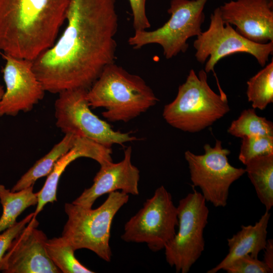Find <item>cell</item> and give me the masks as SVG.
<instances>
[{
  "instance_id": "1",
  "label": "cell",
  "mask_w": 273,
  "mask_h": 273,
  "mask_svg": "<svg viewBox=\"0 0 273 273\" xmlns=\"http://www.w3.org/2000/svg\"><path fill=\"white\" fill-rule=\"evenodd\" d=\"M116 0H70L67 25L53 45L32 61L46 92L88 89L115 63L118 27Z\"/></svg>"
},
{
  "instance_id": "2",
  "label": "cell",
  "mask_w": 273,
  "mask_h": 273,
  "mask_svg": "<svg viewBox=\"0 0 273 273\" xmlns=\"http://www.w3.org/2000/svg\"><path fill=\"white\" fill-rule=\"evenodd\" d=\"M70 0H0V51L33 61L56 41Z\"/></svg>"
},
{
  "instance_id": "3",
  "label": "cell",
  "mask_w": 273,
  "mask_h": 273,
  "mask_svg": "<svg viewBox=\"0 0 273 273\" xmlns=\"http://www.w3.org/2000/svg\"><path fill=\"white\" fill-rule=\"evenodd\" d=\"M90 107L104 108L103 116L110 122H127L146 112L159 99L140 76L115 63L105 67L87 92Z\"/></svg>"
},
{
  "instance_id": "4",
  "label": "cell",
  "mask_w": 273,
  "mask_h": 273,
  "mask_svg": "<svg viewBox=\"0 0 273 273\" xmlns=\"http://www.w3.org/2000/svg\"><path fill=\"white\" fill-rule=\"evenodd\" d=\"M230 110L227 96L211 89L205 70L197 74L191 69L185 82L178 87L175 98L165 105L162 116L174 128L196 132L211 125Z\"/></svg>"
},
{
  "instance_id": "5",
  "label": "cell",
  "mask_w": 273,
  "mask_h": 273,
  "mask_svg": "<svg viewBox=\"0 0 273 273\" xmlns=\"http://www.w3.org/2000/svg\"><path fill=\"white\" fill-rule=\"evenodd\" d=\"M108 194L103 204L94 209L66 203L68 220L62 234L75 251L87 249L107 262L111 261L112 255L109 243L113 218L129 199V195L119 191Z\"/></svg>"
},
{
  "instance_id": "6",
  "label": "cell",
  "mask_w": 273,
  "mask_h": 273,
  "mask_svg": "<svg viewBox=\"0 0 273 273\" xmlns=\"http://www.w3.org/2000/svg\"><path fill=\"white\" fill-rule=\"evenodd\" d=\"M208 0H171L167 10L170 17L160 27L153 30H136L128 43L133 49L150 44L161 47L163 55L170 59L189 47V38L202 31L205 20L204 9Z\"/></svg>"
},
{
  "instance_id": "7",
  "label": "cell",
  "mask_w": 273,
  "mask_h": 273,
  "mask_svg": "<svg viewBox=\"0 0 273 273\" xmlns=\"http://www.w3.org/2000/svg\"><path fill=\"white\" fill-rule=\"evenodd\" d=\"M193 47L197 61L201 64L206 63L205 71L213 73L219 93L223 91L214 67L221 59L236 53H246L253 56L263 67L273 52V41L264 44L253 42L239 34L233 26L224 23L219 7L211 13L208 29L196 37Z\"/></svg>"
},
{
  "instance_id": "8",
  "label": "cell",
  "mask_w": 273,
  "mask_h": 273,
  "mask_svg": "<svg viewBox=\"0 0 273 273\" xmlns=\"http://www.w3.org/2000/svg\"><path fill=\"white\" fill-rule=\"evenodd\" d=\"M206 200L193 186V192L179 201L178 230L164 247L168 264L176 272L187 273L204 250L203 232L208 223Z\"/></svg>"
},
{
  "instance_id": "9",
  "label": "cell",
  "mask_w": 273,
  "mask_h": 273,
  "mask_svg": "<svg viewBox=\"0 0 273 273\" xmlns=\"http://www.w3.org/2000/svg\"><path fill=\"white\" fill-rule=\"evenodd\" d=\"M87 89L75 88L59 93L55 103L56 125L64 133L84 137L108 148L137 140L129 132L113 130L105 121L93 113Z\"/></svg>"
},
{
  "instance_id": "10",
  "label": "cell",
  "mask_w": 273,
  "mask_h": 273,
  "mask_svg": "<svg viewBox=\"0 0 273 273\" xmlns=\"http://www.w3.org/2000/svg\"><path fill=\"white\" fill-rule=\"evenodd\" d=\"M177 213L171 195L161 186L126 222L121 238L126 242L146 243L152 251L158 252L176 234Z\"/></svg>"
},
{
  "instance_id": "11",
  "label": "cell",
  "mask_w": 273,
  "mask_h": 273,
  "mask_svg": "<svg viewBox=\"0 0 273 273\" xmlns=\"http://www.w3.org/2000/svg\"><path fill=\"white\" fill-rule=\"evenodd\" d=\"M204 149L203 155L190 151L185 153L191 180L194 187H199L206 201L215 207H224L231 186L246 173L245 170L230 164L228 156L230 151L222 148L220 141L216 140L213 147L205 144Z\"/></svg>"
},
{
  "instance_id": "12",
  "label": "cell",
  "mask_w": 273,
  "mask_h": 273,
  "mask_svg": "<svg viewBox=\"0 0 273 273\" xmlns=\"http://www.w3.org/2000/svg\"><path fill=\"white\" fill-rule=\"evenodd\" d=\"M0 55L6 61L2 69L6 90L0 102V117L15 116L31 111L44 97L46 90L37 78L32 61Z\"/></svg>"
},
{
  "instance_id": "13",
  "label": "cell",
  "mask_w": 273,
  "mask_h": 273,
  "mask_svg": "<svg viewBox=\"0 0 273 273\" xmlns=\"http://www.w3.org/2000/svg\"><path fill=\"white\" fill-rule=\"evenodd\" d=\"M36 218L26 225L14 239L3 260L5 273H58L61 271L48 255L46 234L37 229Z\"/></svg>"
},
{
  "instance_id": "14",
  "label": "cell",
  "mask_w": 273,
  "mask_h": 273,
  "mask_svg": "<svg viewBox=\"0 0 273 273\" xmlns=\"http://www.w3.org/2000/svg\"><path fill=\"white\" fill-rule=\"evenodd\" d=\"M219 8L223 22L244 37L261 44L273 41V0H231Z\"/></svg>"
},
{
  "instance_id": "15",
  "label": "cell",
  "mask_w": 273,
  "mask_h": 273,
  "mask_svg": "<svg viewBox=\"0 0 273 273\" xmlns=\"http://www.w3.org/2000/svg\"><path fill=\"white\" fill-rule=\"evenodd\" d=\"M131 153L132 148L129 146L124 150V158L121 161L100 165L92 186L85 189L72 203L92 208L100 197L119 190L128 195H138L140 171L131 163Z\"/></svg>"
},
{
  "instance_id": "16",
  "label": "cell",
  "mask_w": 273,
  "mask_h": 273,
  "mask_svg": "<svg viewBox=\"0 0 273 273\" xmlns=\"http://www.w3.org/2000/svg\"><path fill=\"white\" fill-rule=\"evenodd\" d=\"M112 150L87 138L78 136L72 148L55 164L42 189L37 193L38 202L34 217L48 203L57 201V190L60 178L66 167L73 161L81 157L92 159L100 165L113 161Z\"/></svg>"
},
{
  "instance_id": "17",
  "label": "cell",
  "mask_w": 273,
  "mask_h": 273,
  "mask_svg": "<svg viewBox=\"0 0 273 273\" xmlns=\"http://www.w3.org/2000/svg\"><path fill=\"white\" fill-rule=\"evenodd\" d=\"M270 213L266 211L253 225H242L241 229L227 239L229 252L217 265L207 273H216L223 270L235 259L247 254L258 258L267 242V226Z\"/></svg>"
},
{
  "instance_id": "18",
  "label": "cell",
  "mask_w": 273,
  "mask_h": 273,
  "mask_svg": "<svg viewBox=\"0 0 273 273\" xmlns=\"http://www.w3.org/2000/svg\"><path fill=\"white\" fill-rule=\"evenodd\" d=\"M77 137L73 133L65 134L59 143L21 177L11 190L16 192L27 188L33 186L38 179L48 176L57 162L74 146Z\"/></svg>"
},
{
  "instance_id": "19",
  "label": "cell",
  "mask_w": 273,
  "mask_h": 273,
  "mask_svg": "<svg viewBox=\"0 0 273 273\" xmlns=\"http://www.w3.org/2000/svg\"><path fill=\"white\" fill-rule=\"evenodd\" d=\"M245 165L258 199L269 211L273 206V153L254 157Z\"/></svg>"
},
{
  "instance_id": "20",
  "label": "cell",
  "mask_w": 273,
  "mask_h": 273,
  "mask_svg": "<svg viewBox=\"0 0 273 273\" xmlns=\"http://www.w3.org/2000/svg\"><path fill=\"white\" fill-rule=\"evenodd\" d=\"M33 186L12 192L0 185V202L3 213L0 217V233L16 222L17 217L28 207L37 205V194Z\"/></svg>"
},
{
  "instance_id": "21",
  "label": "cell",
  "mask_w": 273,
  "mask_h": 273,
  "mask_svg": "<svg viewBox=\"0 0 273 273\" xmlns=\"http://www.w3.org/2000/svg\"><path fill=\"white\" fill-rule=\"evenodd\" d=\"M45 246L50 258L61 272H94L77 260L75 250L63 237L48 239Z\"/></svg>"
},
{
  "instance_id": "22",
  "label": "cell",
  "mask_w": 273,
  "mask_h": 273,
  "mask_svg": "<svg viewBox=\"0 0 273 273\" xmlns=\"http://www.w3.org/2000/svg\"><path fill=\"white\" fill-rule=\"evenodd\" d=\"M246 95L253 109H264L273 102V59L247 82Z\"/></svg>"
},
{
  "instance_id": "23",
  "label": "cell",
  "mask_w": 273,
  "mask_h": 273,
  "mask_svg": "<svg viewBox=\"0 0 273 273\" xmlns=\"http://www.w3.org/2000/svg\"><path fill=\"white\" fill-rule=\"evenodd\" d=\"M231 135L242 138L244 136H273V123L265 117L258 116L253 108L245 109L231 123L228 129Z\"/></svg>"
},
{
  "instance_id": "24",
  "label": "cell",
  "mask_w": 273,
  "mask_h": 273,
  "mask_svg": "<svg viewBox=\"0 0 273 273\" xmlns=\"http://www.w3.org/2000/svg\"><path fill=\"white\" fill-rule=\"evenodd\" d=\"M241 139L239 159L244 165L254 157L273 153V136H244Z\"/></svg>"
},
{
  "instance_id": "25",
  "label": "cell",
  "mask_w": 273,
  "mask_h": 273,
  "mask_svg": "<svg viewBox=\"0 0 273 273\" xmlns=\"http://www.w3.org/2000/svg\"><path fill=\"white\" fill-rule=\"evenodd\" d=\"M223 270L227 273H270L273 271L263 261L249 254L242 256L229 264Z\"/></svg>"
},
{
  "instance_id": "26",
  "label": "cell",
  "mask_w": 273,
  "mask_h": 273,
  "mask_svg": "<svg viewBox=\"0 0 273 273\" xmlns=\"http://www.w3.org/2000/svg\"><path fill=\"white\" fill-rule=\"evenodd\" d=\"M34 217L31 213L19 222H16L0 233V271L2 266L3 258L14 239L23 230Z\"/></svg>"
},
{
  "instance_id": "27",
  "label": "cell",
  "mask_w": 273,
  "mask_h": 273,
  "mask_svg": "<svg viewBox=\"0 0 273 273\" xmlns=\"http://www.w3.org/2000/svg\"><path fill=\"white\" fill-rule=\"evenodd\" d=\"M132 16V25L135 31L147 30L151 24L146 13L147 0H128Z\"/></svg>"
},
{
  "instance_id": "28",
  "label": "cell",
  "mask_w": 273,
  "mask_h": 273,
  "mask_svg": "<svg viewBox=\"0 0 273 273\" xmlns=\"http://www.w3.org/2000/svg\"><path fill=\"white\" fill-rule=\"evenodd\" d=\"M263 261L267 266L273 271V240H267L264 249Z\"/></svg>"
},
{
  "instance_id": "29",
  "label": "cell",
  "mask_w": 273,
  "mask_h": 273,
  "mask_svg": "<svg viewBox=\"0 0 273 273\" xmlns=\"http://www.w3.org/2000/svg\"><path fill=\"white\" fill-rule=\"evenodd\" d=\"M4 88L3 86L0 85V102L4 93Z\"/></svg>"
}]
</instances>
